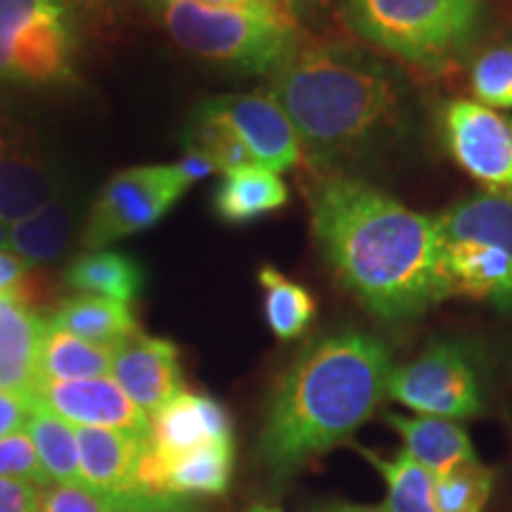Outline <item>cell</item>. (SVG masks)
Here are the masks:
<instances>
[{
    "label": "cell",
    "instance_id": "6da1fadb",
    "mask_svg": "<svg viewBox=\"0 0 512 512\" xmlns=\"http://www.w3.org/2000/svg\"><path fill=\"white\" fill-rule=\"evenodd\" d=\"M311 230L325 264L375 318H420L451 297L437 219L358 176H313Z\"/></svg>",
    "mask_w": 512,
    "mask_h": 512
},
{
    "label": "cell",
    "instance_id": "7a4b0ae2",
    "mask_svg": "<svg viewBox=\"0 0 512 512\" xmlns=\"http://www.w3.org/2000/svg\"><path fill=\"white\" fill-rule=\"evenodd\" d=\"M268 76V93L297 131L304 164L316 176H354L406 136L411 86L382 53L302 36Z\"/></svg>",
    "mask_w": 512,
    "mask_h": 512
},
{
    "label": "cell",
    "instance_id": "3957f363",
    "mask_svg": "<svg viewBox=\"0 0 512 512\" xmlns=\"http://www.w3.org/2000/svg\"><path fill=\"white\" fill-rule=\"evenodd\" d=\"M392 370V351L373 332L344 328L313 339L273 389L261 463L283 482L347 444L387 399Z\"/></svg>",
    "mask_w": 512,
    "mask_h": 512
},
{
    "label": "cell",
    "instance_id": "277c9868",
    "mask_svg": "<svg viewBox=\"0 0 512 512\" xmlns=\"http://www.w3.org/2000/svg\"><path fill=\"white\" fill-rule=\"evenodd\" d=\"M486 19V0H347L344 5L351 34L432 79L463 67Z\"/></svg>",
    "mask_w": 512,
    "mask_h": 512
},
{
    "label": "cell",
    "instance_id": "5b68a950",
    "mask_svg": "<svg viewBox=\"0 0 512 512\" xmlns=\"http://www.w3.org/2000/svg\"><path fill=\"white\" fill-rule=\"evenodd\" d=\"M143 5L185 53L240 74H271L304 36L294 17L207 0H145Z\"/></svg>",
    "mask_w": 512,
    "mask_h": 512
},
{
    "label": "cell",
    "instance_id": "8992f818",
    "mask_svg": "<svg viewBox=\"0 0 512 512\" xmlns=\"http://www.w3.org/2000/svg\"><path fill=\"white\" fill-rule=\"evenodd\" d=\"M434 219L448 294L512 313V197L482 190Z\"/></svg>",
    "mask_w": 512,
    "mask_h": 512
},
{
    "label": "cell",
    "instance_id": "52a82bcc",
    "mask_svg": "<svg viewBox=\"0 0 512 512\" xmlns=\"http://www.w3.org/2000/svg\"><path fill=\"white\" fill-rule=\"evenodd\" d=\"M76 24L64 0H0V91L72 86Z\"/></svg>",
    "mask_w": 512,
    "mask_h": 512
},
{
    "label": "cell",
    "instance_id": "ba28073f",
    "mask_svg": "<svg viewBox=\"0 0 512 512\" xmlns=\"http://www.w3.org/2000/svg\"><path fill=\"white\" fill-rule=\"evenodd\" d=\"M387 396L418 415L463 420L484 411V382L475 349L460 339H439L394 366Z\"/></svg>",
    "mask_w": 512,
    "mask_h": 512
},
{
    "label": "cell",
    "instance_id": "9c48e42d",
    "mask_svg": "<svg viewBox=\"0 0 512 512\" xmlns=\"http://www.w3.org/2000/svg\"><path fill=\"white\" fill-rule=\"evenodd\" d=\"M188 185L174 164L133 166L119 171L95 197L81 233L83 247L102 249L126 235L143 233L176 207Z\"/></svg>",
    "mask_w": 512,
    "mask_h": 512
},
{
    "label": "cell",
    "instance_id": "30bf717a",
    "mask_svg": "<svg viewBox=\"0 0 512 512\" xmlns=\"http://www.w3.org/2000/svg\"><path fill=\"white\" fill-rule=\"evenodd\" d=\"M441 140L465 174L489 192L512 197V117L475 100H451L441 110Z\"/></svg>",
    "mask_w": 512,
    "mask_h": 512
},
{
    "label": "cell",
    "instance_id": "8fae6325",
    "mask_svg": "<svg viewBox=\"0 0 512 512\" xmlns=\"http://www.w3.org/2000/svg\"><path fill=\"white\" fill-rule=\"evenodd\" d=\"M200 105L216 114L245 143L249 155L261 169L283 174V171L297 169L299 164H304L297 131L287 119L283 107L268 91L216 95V98L204 100Z\"/></svg>",
    "mask_w": 512,
    "mask_h": 512
},
{
    "label": "cell",
    "instance_id": "7c38bea8",
    "mask_svg": "<svg viewBox=\"0 0 512 512\" xmlns=\"http://www.w3.org/2000/svg\"><path fill=\"white\" fill-rule=\"evenodd\" d=\"M31 399L74 427H100L150 439V418L107 375L72 382H38Z\"/></svg>",
    "mask_w": 512,
    "mask_h": 512
},
{
    "label": "cell",
    "instance_id": "4fadbf2b",
    "mask_svg": "<svg viewBox=\"0 0 512 512\" xmlns=\"http://www.w3.org/2000/svg\"><path fill=\"white\" fill-rule=\"evenodd\" d=\"M60 185L31 128L0 112V219L17 223L43 207Z\"/></svg>",
    "mask_w": 512,
    "mask_h": 512
},
{
    "label": "cell",
    "instance_id": "5bb4252c",
    "mask_svg": "<svg viewBox=\"0 0 512 512\" xmlns=\"http://www.w3.org/2000/svg\"><path fill=\"white\" fill-rule=\"evenodd\" d=\"M112 380L152 420L166 403L185 392L181 351L171 339L138 330L114 347Z\"/></svg>",
    "mask_w": 512,
    "mask_h": 512
},
{
    "label": "cell",
    "instance_id": "9a60e30c",
    "mask_svg": "<svg viewBox=\"0 0 512 512\" xmlns=\"http://www.w3.org/2000/svg\"><path fill=\"white\" fill-rule=\"evenodd\" d=\"M233 444H207L178 458H162L145 444L136 484L150 496H221L233 475Z\"/></svg>",
    "mask_w": 512,
    "mask_h": 512
},
{
    "label": "cell",
    "instance_id": "2e32d148",
    "mask_svg": "<svg viewBox=\"0 0 512 512\" xmlns=\"http://www.w3.org/2000/svg\"><path fill=\"white\" fill-rule=\"evenodd\" d=\"M147 444L162 458H178L207 444H233V422L214 396L181 392L150 420Z\"/></svg>",
    "mask_w": 512,
    "mask_h": 512
},
{
    "label": "cell",
    "instance_id": "e0dca14e",
    "mask_svg": "<svg viewBox=\"0 0 512 512\" xmlns=\"http://www.w3.org/2000/svg\"><path fill=\"white\" fill-rule=\"evenodd\" d=\"M48 320L22 287L0 292V392L31 394Z\"/></svg>",
    "mask_w": 512,
    "mask_h": 512
},
{
    "label": "cell",
    "instance_id": "ac0fdd59",
    "mask_svg": "<svg viewBox=\"0 0 512 512\" xmlns=\"http://www.w3.org/2000/svg\"><path fill=\"white\" fill-rule=\"evenodd\" d=\"M76 441H79L81 484L110 496L143 494L136 484V472L147 439L119 430L76 427Z\"/></svg>",
    "mask_w": 512,
    "mask_h": 512
},
{
    "label": "cell",
    "instance_id": "d6986e66",
    "mask_svg": "<svg viewBox=\"0 0 512 512\" xmlns=\"http://www.w3.org/2000/svg\"><path fill=\"white\" fill-rule=\"evenodd\" d=\"M384 422L401 434L403 451L420 463L432 477H441L446 472L463 465L479 463L470 434L456 420L432 418V415H396L384 413Z\"/></svg>",
    "mask_w": 512,
    "mask_h": 512
},
{
    "label": "cell",
    "instance_id": "ffe728a7",
    "mask_svg": "<svg viewBox=\"0 0 512 512\" xmlns=\"http://www.w3.org/2000/svg\"><path fill=\"white\" fill-rule=\"evenodd\" d=\"M290 192L283 178L261 166L223 174L214 192V211L223 223L242 226L283 209Z\"/></svg>",
    "mask_w": 512,
    "mask_h": 512
},
{
    "label": "cell",
    "instance_id": "44dd1931",
    "mask_svg": "<svg viewBox=\"0 0 512 512\" xmlns=\"http://www.w3.org/2000/svg\"><path fill=\"white\" fill-rule=\"evenodd\" d=\"M74 230V202L64 190H57L50 200L10 223L8 249L22 256L27 264H46L67 252Z\"/></svg>",
    "mask_w": 512,
    "mask_h": 512
},
{
    "label": "cell",
    "instance_id": "7402d4cb",
    "mask_svg": "<svg viewBox=\"0 0 512 512\" xmlns=\"http://www.w3.org/2000/svg\"><path fill=\"white\" fill-rule=\"evenodd\" d=\"M48 323L57 330L110 349L119 347L124 339L138 332L131 304L93 297V294L64 299L48 318Z\"/></svg>",
    "mask_w": 512,
    "mask_h": 512
},
{
    "label": "cell",
    "instance_id": "603a6c76",
    "mask_svg": "<svg viewBox=\"0 0 512 512\" xmlns=\"http://www.w3.org/2000/svg\"><path fill=\"white\" fill-rule=\"evenodd\" d=\"M64 283L81 294L131 304L145 285L143 266L131 256L107 249H91L76 256L64 271Z\"/></svg>",
    "mask_w": 512,
    "mask_h": 512
},
{
    "label": "cell",
    "instance_id": "cb8c5ba5",
    "mask_svg": "<svg viewBox=\"0 0 512 512\" xmlns=\"http://www.w3.org/2000/svg\"><path fill=\"white\" fill-rule=\"evenodd\" d=\"M114 349L91 344L48 323L38 356V382H72L112 373ZM36 382V384H38Z\"/></svg>",
    "mask_w": 512,
    "mask_h": 512
},
{
    "label": "cell",
    "instance_id": "d4e9b609",
    "mask_svg": "<svg viewBox=\"0 0 512 512\" xmlns=\"http://www.w3.org/2000/svg\"><path fill=\"white\" fill-rule=\"evenodd\" d=\"M24 432L29 434L36 456L53 484H81L79 441L76 427L67 420L57 418L34 401Z\"/></svg>",
    "mask_w": 512,
    "mask_h": 512
},
{
    "label": "cell",
    "instance_id": "484cf974",
    "mask_svg": "<svg viewBox=\"0 0 512 512\" xmlns=\"http://www.w3.org/2000/svg\"><path fill=\"white\" fill-rule=\"evenodd\" d=\"M256 278L264 290V313L273 335L280 342L302 337L316 318L313 294L273 266H261Z\"/></svg>",
    "mask_w": 512,
    "mask_h": 512
},
{
    "label": "cell",
    "instance_id": "4316f807",
    "mask_svg": "<svg viewBox=\"0 0 512 512\" xmlns=\"http://www.w3.org/2000/svg\"><path fill=\"white\" fill-rule=\"evenodd\" d=\"M181 503L178 496H110L86 484H53L43 494L38 512H174Z\"/></svg>",
    "mask_w": 512,
    "mask_h": 512
},
{
    "label": "cell",
    "instance_id": "83f0119b",
    "mask_svg": "<svg viewBox=\"0 0 512 512\" xmlns=\"http://www.w3.org/2000/svg\"><path fill=\"white\" fill-rule=\"evenodd\" d=\"M370 463L377 467L387 484V512H439L434 505V477L420 463L399 451L394 458L384 460L375 453L363 451Z\"/></svg>",
    "mask_w": 512,
    "mask_h": 512
},
{
    "label": "cell",
    "instance_id": "f1b7e54d",
    "mask_svg": "<svg viewBox=\"0 0 512 512\" xmlns=\"http://www.w3.org/2000/svg\"><path fill=\"white\" fill-rule=\"evenodd\" d=\"M185 150L207 155L216 164L221 176L256 166L245 143L216 114H211L202 105L195 107V112L188 119V126H185Z\"/></svg>",
    "mask_w": 512,
    "mask_h": 512
},
{
    "label": "cell",
    "instance_id": "f546056e",
    "mask_svg": "<svg viewBox=\"0 0 512 512\" xmlns=\"http://www.w3.org/2000/svg\"><path fill=\"white\" fill-rule=\"evenodd\" d=\"M494 494V470L482 463L463 465L434 477V505L439 512H482Z\"/></svg>",
    "mask_w": 512,
    "mask_h": 512
},
{
    "label": "cell",
    "instance_id": "4dcf8cb0",
    "mask_svg": "<svg viewBox=\"0 0 512 512\" xmlns=\"http://www.w3.org/2000/svg\"><path fill=\"white\" fill-rule=\"evenodd\" d=\"M470 91L479 105L512 110V43H496L472 57Z\"/></svg>",
    "mask_w": 512,
    "mask_h": 512
},
{
    "label": "cell",
    "instance_id": "1f68e13d",
    "mask_svg": "<svg viewBox=\"0 0 512 512\" xmlns=\"http://www.w3.org/2000/svg\"><path fill=\"white\" fill-rule=\"evenodd\" d=\"M0 477L24 479V482H34L43 489L53 486L41 460L36 456V448L31 444L29 434L24 430L0 439Z\"/></svg>",
    "mask_w": 512,
    "mask_h": 512
},
{
    "label": "cell",
    "instance_id": "d6a6232c",
    "mask_svg": "<svg viewBox=\"0 0 512 512\" xmlns=\"http://www.w3.org/2000/svg\"><path fill=\"white\" fill-rule=\"evenodd\" d=\"M46 489L24 479L0 477V512H38Z\"/></svg>",
    "mask_w": 512,
    "mask_h": 512
},
{
    "label": "cell",
    "instance_id": "836d02e7",
    "mask_svg": "<svg viewBox=\"0 0 512 512\" xmlns=\"http://www.w3.org/2000/svg\"><path fill=\"white\" fill-rule=\"evenodd\" d=\"M31 411H34L31 394L0 392V439L12 432H22Z\"/></svg>",
    "mask_w": 512,
    "mask_h": 512
},
{
    "label": "cell",
    "instance_id": "e575fe53",
    "mask_svg": "<svg viewBox=\"0 0 512 512\" xmlns=\"http://www.w3.org/2000/svg\"><path fill=\"white\" fill-rule=\"evenodd\" d=\"M72 8L76 19H86V22H112L121 12L133 8V5H143L145 0H64Z\"/></svg>",
    "mask_w": 512,
    "mask_h": 512
},
{
    "label": "cell",
    "instance_id": "d590c367",
    "mask_svg": "<svg viewBox=\"0 0 512 512\" xmlns=\"http://www.w3.org/2000/svg\"><path fill=\"white\" fill-rule=\"evenodd\" d=\"M174 166H176V171L181 174V178L185 181V185H188V188H192L195 183L204 181V178L219 174L216 164L211 162L207 155H202V152H195V150H185V155L178 159Z\"/></svg>",
    "mask_w": 512,
    "mask_h": 512
},
{
    "label": "cell",
    "instance_id": "8d00e7d4",
    "mask_svg": "<svg viewBox=\"0 0 512 512\" xmlns=\"http://www.w3.org/2000/svg\"><path fill=\"white\" fill-rule=\"evenodd\" d=\"M31 264L17 256L10 249H0V292H10L22 287L24 280H27Z\"/></svg>",
    "mask_w": 512,
    "mask_h": 512
},
{
    "label": "cell",
    "instance_id": "74e56055",
    "mask_svg": "<svg viewBox=\"0 0 512 512\" xmlns=\"http://www.w3.org/2000/svg\"><path fill=\"white\" fill-rule=\"evenodd\" d=\"M211 5H228V8H242V10H254L261 15H280V17H292V12L287 10L285 0H207Z\"/></svg>",
    "mask_w": 512,
    "mask_h": 512
},
{
    "label": "cell",
    "instance_id": "f35d334b",
    "mask_svg": "<svg viewBox=\"0 0 512 512\" xmlns=\"http://www.w3.org/2000/svg\"><path fill=\"white\" fill-rule=\"evenodd\" d=\"M318 512H387L384 508H375V505H356V503H337L330 508Z\"/></svg>",
    "mask_w": 512,
    "mask_h": 512
},
{
    "label": "cell",
    "instance_id": "ab89813d",
    "mask_svg": "<svg viewBox=\"0 0 512 512\" xmlns=\"http://www.w3.org/2000/svg\"><path fill=\"white\" fill-rule=\"evenodd\" d=\"M8 223L0 219V249H8Z\"/></svg>",
    "mask_w": 512,
    "mask_h": 512
},
{
    "label": "cell",
    "instance_id": "60d3db41",
    "mask_svg": "<svg viewBox=\"0 0 512 512\" xmlns=\"http://www.w3.org/2000/svg\"><path fill=\"white\" fill-rule=\"evenodd\" d=\"M247 512H283V510H275V508H266V505H254Z\"/></svg>",
    "mask_w": 512,
    "mask_h": 512
},
{
    "label": "cell",
    "instance_id": "b9f144b4",
    "mask_svg": "<svg viewBox=\"0 0 512 512\" xmlns=\"http://www.w3.org/2000/svg\"><path fill=\"white\" fill-rule=\"evenodd\" d=\"M510 375H512V363H510Z\"/></svg>",
    "mask_w": 512,
    "mask_h": 512
}]
</instances>
